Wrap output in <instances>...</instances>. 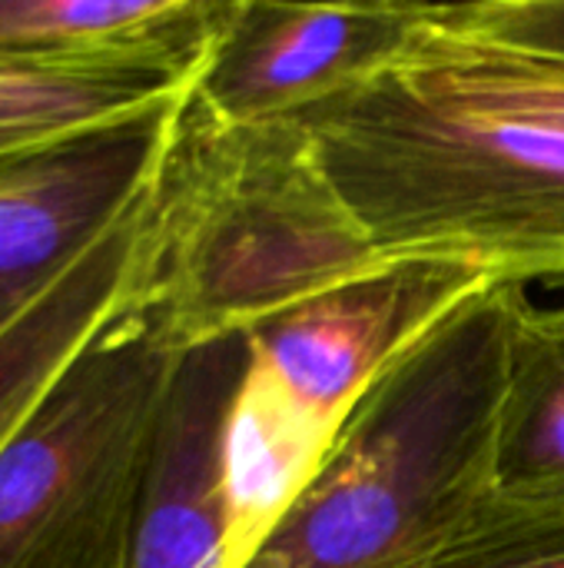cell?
Segmentation results:
<instances>
[{
  "label": "cell",
  "mask_w": 564,
  "mask_h": 568,
  "mask_svg": "<svg viewBox=\"0 0 564 568\" xmlns=\"http://www.w3.org/2000/svg\"><path fill=\"white\" fill-rule=\"evenodd\" d=\"M522 283L492 280L409 346L342 419L259 546L283 568H416L499 489L505 363Z\"/></svg>",
  "instance_id": "6da1fadb"
},
{
  "label": "cell",
  "mask_w": 564,
  "mask_h": 568,
  "mask_svg": "<svg viewBox=\"0 0 564 568\" xmlns=\"http://www.w3.org/2000/svg\"><path fill=\"white\" fill-rule=\"evenodd\" d=\"M379 263L293 116L219 123L189 97L146 200L130 306L186 353Z\"/></svg>",
  "instance_id": "7a4b0ae2"
},
{
  "label": "cell",
  "mask_w": 564,
  "mask_h": 568,
  "mask_svg": "<svg viewBox=\"0 0 564 568\" xmlns=\"http://www.w3.org/2000/svg\"><path fill=\"white\" fill-rule=\"evenodd\" d=\"M382 260L564 280V130L422 87L399 63L293 116Z\"/></svg>",
  "instance_id": "3957f363"
},
{
  "label": "cell",
  "mask_w": 564,
  "mask_h": 568,
  "mask_svg": "<svg viewBox=\"0 0 564 568\" xmlns=\"http://www.w3.org/2000/svg\"><path fill=\"white\" fill-rule=\"evenodd\" d=\"M180 349L130 303L0 449V568H126Z\"/></svg>",
  "instance_id": "277c9868"
},
{
  "label": "cell",
  "mask_w": 564,
  "mask_h": 568,
  "mask_svg": "<svg viewBox=\"0 0 564 568\" xmlns=\"http://www.w3.org/2000/svg\"><path fill=\"white\" fill-rule=\"evenodd\" d=\"M432 3L236 0L193 103L219 123L296 116L396 67L425 30Z\"/></svg>",
  "instance_id": "5b68a950"
},
{
  "label": "cell",
  "mask_w": 564,
  "mask_h": 568,
  "mask_svg": "<svg viewBox=\"0 0 564 568\" xmlns=\"http://www.w3.org/2000/svg\"><path fill=\"white\" fill-rule=\"evenodd\" d=\"M189 90L0 173V336L150 193Z\"/></svg>",
  "instance_id": "8992f818"
},
{
  "label": "cell",
  "mask_w": 564,
  "mask_h": 568,
  "mask_svg": "<svg viewBox=\"0 0 564 568\" xmlns=\"http://www.w3.org/2000/svg\"><path fill=\"white\" fill-rule=\"evenodd\" d=\"M492 280L449 260H382L249 333V353L326 426L435 323Z\"/></svg>",
  "instance_id": "52a82bcc"
},
{
  "label": "cell",
  "mask_w": 564,
  "mask_h": 568,
  "mask_svg": "<svg viewBox=\"0 0 564 568\" xmlns=\"http://www.w3.org/2000/svg\"><path fill=\"white\" fill-rule=\"evenodd\" d=\"M246 359V336L180 356L160 413L126 568L233 566L223 439Z\"/></svg>",
  "instance_id": "ba28073f"
},
{
  "label": "cell",
  "mask_w": 564,
  "mask_h": 568,
  "mask_svg": "<svg viewBox=\"0 0 564 568\" xmlns=\"http://www.w3.org/2000/svg\"><path fill=\"white\" fill-rule=\"evenodd\" d=\"M236 0H0V53L193 83Z\"/></svg>",
  "instance_id": "9c48e42d"
},
{
  "label": "cell",
  "mask_w": 564,
  "mask_h": 568,
  "mask_svg": "<svg viewBox=\"0 0 564 568\" xmlns=\"http://www.w3.org/2000/svg\"><path fill=\"white\" fill-rule=\"evenodd\" d=\"M146 200L150 193L0 336V449L73 356L130 303L146 230Z\"/></svg>",
  "instance_id": "30bf717a"
},
{
  "label": "cell",
  "mask_w": 564,
  "mask_h": 568,
  "mask_svg": "<svg viewBox=\"0 0 564 568\" xmlns=\"http://www.w3.org/2000/svg\"><path fill=\"white\" fill-rule=\"evenodd\" d=\"M336 429L312 416L253 353L229 406L223 479L229 562L246 566L329 453Z\"/></svg>",
  "instance_id": "8fae6325"
},
{
  "label": "cell",
  "mask_w": 564,
  "mask_h": 568,
  "mask_svg": "<svg viewBox=\"0 0 564 568\" xmlns=\"http://www.w3.org/2000/svg\"><path fill=\"white\" fill-rule=\"evenodd\" d=\"M193 83L57 57L0 63V173L93 130L143 116Z\"/></svg>",
  "instance_id": "7c38bea8"
},
{
  "label": "cell",
  "mask_w": 564,
  "mask_h": 568,
  "mask_svg": "<svg viewBox=\"0 0 564 568\" xmlns=\"http://www.w3.org/2000/svg\"><path fill=\"white\" fill-rule=\"evenodd\" d=\"M499 489H564V306L525 296L509 333Z\"/></svg>",
  "instance_id": "4fadbf2b"
},
{
  "label": "cell",
  "mask_w": 564,
  "mask_h": 568,
  "mask_svg": "<svg viewBox=\"0 0 564 568\" xmlns=\"http://www.w3.org/2000/svg\"><path fill=\"white\" fill-rule=\"evenodd\" d=\"M399 67L459 103L564 130V60L462 33L439 20V3Z\"/></svg>",
  "instance_id": "5bb4252c"
},
{
  "label": "cell",
  "mask_w": 564,
  "mask_h": 568,
  "mask_svg": "<svg viewBox=\"0 0 564 568\" xmlns=\"http://www.w3.org/2000/svg\"><path fill=\"white\" fill-rule=\"evenodd\" d=\"M416 568H564V489H495Z\"/></svg>",
  "instance_id": "9a60e30c"
},
{
  "label": "cell",
  "mask_w": 564,
  "mask_h": 568,
  "mask_svg": "<svg viewBox=\"0 0 564 568\" xmlns=\"http://www.w3.org/2000/svg\"><path fill=\"white\" fill-rule=\"evenodd\" d=\"M439 20L499 47L564 60V0L439 3Z\"/></svg>",
  "instance_id": "2e32d148"
},
{
  "label": "cell",
  "mask_w": 564,
  "mask_h": 568,
  "mask_svg": "<svg viewBox=\"0 0 564 568\" xmlns=\"http://www.w3.org/2000/svg\"><path fill=\"white\" fill-rule=\"evenodd\" d=\"M226 568H236V566H226ZM239 568H283V562H279V559H273L269 552H263V549H259V552H256V556H253L246 566H239Z\"/></svg>",
  "instance_id": "e0dca14e"
},
{
  "label": "cell",
  "mask_w": 564,
  "mask_h": 568,
  "mask_svg": "<svg viewBox=\"0 0 564 568\" xmlns=\"http://www.w3.org/2000/svg\"><path fill=\"white\" fill-rule=\"evenodd\" d=\"M3 60H10V53H0V63H3Z\"/></svg>",
  "instance_id": "ac0fdd59"
}]
</instances>
